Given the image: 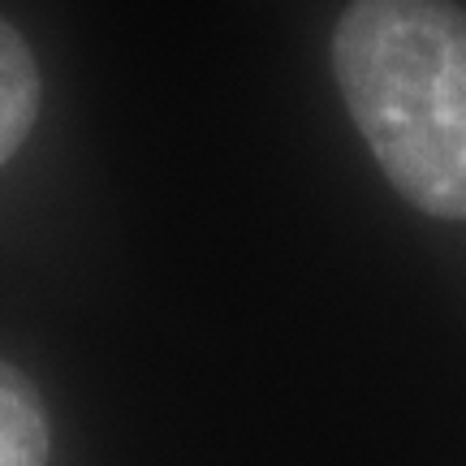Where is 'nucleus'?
<instances>
[{
  "label": "nucleus",
  "mask_w": 466,
  "mask_h": 466,
  "mask_svg": "<svg viewBox=\"0 0 466 466\" xmlns=\"http://www.w3.org/2000/svg\"><path fill=\"white\" fill-rule=\"evenodd\" d=\"M333 69L359 134L406 203L466 220V9L453 0H354Z\"/></svg>",
  "instance_id": "f257e3e1"
},
{
  "label": "nucleus",
  "mask_w": 466,
  "mask_h": 466,
  "mask_svg": "<svg viewBox=\"0 0 466 466\" xmlns=\"http://www.w3.org/2000/svg\"><path fill=\"white\" fill-rule=\"evenodd\" d=\"M39 113V66L26 39L0 17V165L14 156Z\"/></svg>",
  "instance_id": "f03ea898"
},
{
  "label": "nucleus",
  "mask_w": 466,
  "mask_h": 466,
  "mask_svg": "<svg viewBox=\"0 0 466 466\" xmlns=\"http://www.w3.org/2000/svg\"><path fill=\"white\" fill-rule=\"evenodd\" d=\"M0 466H48V419L17 367L0 363Z\"/></svg>",
  "instance_id": "7ed1b4c3"
}]
</instances>
